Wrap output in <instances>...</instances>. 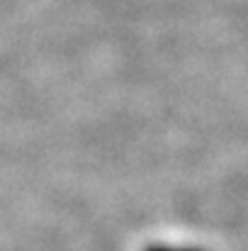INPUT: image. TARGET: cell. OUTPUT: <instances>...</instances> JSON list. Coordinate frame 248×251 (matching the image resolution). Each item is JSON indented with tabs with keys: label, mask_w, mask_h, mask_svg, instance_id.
Returning a JSON list of instances; mask_svg holds the SVG:
<instances>
[{
	"label": "cell",
	"mask_w": 248,
	"mask_h": 251,
	"mask_svg": "<svg viewBox=\"0 0 248 251\" xmlns=\"http://www.w3.org/2000/svg\"><path fill=\"white\" fill-rule=\"evenodd\" d=\"M144 251H202V249H192V247H165V244H154V247H146Z\"/></svg>",
	"instance_id": "obj_1"
}]
</instances>
